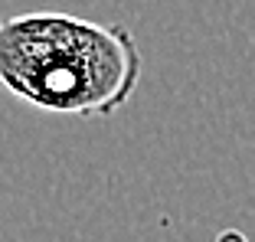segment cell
Wrapping results in <instances>:
<instances>
[{
	"label": "cell",
	"mask_w": 255,
	"mask_h": 242,
	"mask_svg": "<svg viewBox=\"0 0 255 242\" xmlns=\"http://www.w3.org/2000/svg\"><path fill=\"white\" fill-rule=\"evenodd\" d=\"M141 69V49L121 23L59 10L0 20V85L39 112L108 118L131 102Z\"/></svg>",
	"instance_id": "obj_1"
},
{
	"label": "cell",
	"mask_w": 255,
	"mask_h": 242,
	"mask_svg": "<svg viewBox=\"0 0 255 242\" xmlns=\"http://www.w3.org/2000/svg\"><path fill=\"white\" fill-rule=\"evenodd\" d=\"M216 242H246V236H242V233H236V229H229V233H223Z\"/></svg>",
	"instance_id": "obj_2"
}]
</instances>
